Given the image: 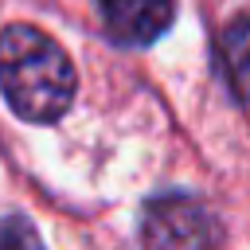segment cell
I'll use <instances>...</instances> for the list:
<instances>
[{
  "label": "cell",
  "mask_w": 250,
  "mask_h": 250,
  "mask_svg": "<svg viewBox=\"0 0 250 250\" xmlns=\"http://www.w3.org/2000/svg\"><path fill=\"white\" fill-rule=\"evenodd\" d=\"M219 62H223L230 94L242 105H250V12L234 16L227 23V31L219 39Z\"/></svg>",
  "instance_id": "obj_4"
},
{
  "label": "cell",
  "mask_w": 250,
  "mask_h": 250,
  "mask_svg": "<svg viewBox=\"0 0 250 250\" xmlns=\"http://www.w3.org/2000/svg\"><path fill=\"white\" fill-rule=\"evenodd\" d=\"M78 78L70 55L35 23H8L0 31V94L16 117L47 125L74 102Z\"/></svg>",
  "instance_id": "obj_1"
},
{
  "label": "cell",
  "mask_w": 250,
  "mask_h": 250,
  "mask_svg": "<svg viewBox=\"0 0 250 250\" xmlns=\"http://www.w3.org/2000/svg\"><path fill=\"white\" fill-rule=\"evenodd\" d=\"M0 250H47V246L23 215H8L0 219Z\"/></svg>",
  "instance_id": "obj_5"
},
{
  "label": "cell",
  "mask_w": 250,
  "mask_h": 250,
  "mask_svg": "<svg viewBox=\"0 0 250 250\" xmlns=\"http://www.w3.org/2000/svg\"><path fill=\"white\" fill-rule=\"evenodd\" d=\"M141 242L145 250H215L219 227L195 195L164 191L152 195L141 211Z\"/></svg>",
  "instance_id": "obj_2"
},
{
  "label": "cell",
  "mask_w": 250,
  "mask_h": 250,
  "mask_svg": "<svg viewBox=\"0 0 250 250\" xmlns=\"http://www.w3.org/2000/svg\"><path fill=\"white\" fill-rule=\"evenodd\" d=\"M98 16L113 43L148 47L168 31L176 16V0H98Z\"/></svg>",
  "instance_id": "obj_3"
}]
</instances>
